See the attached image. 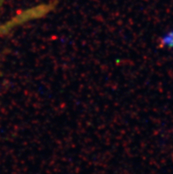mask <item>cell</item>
Masks as SVG:
<instances>
[{"instance_id": "6da1fadb", "label": "cell", "mask_w": 173, "mask_h": 174, "mask_svg": "<svg viewBox=\"0 0 173 174\" xmlns=\"http://www.w3.org/2000/svg\"><path fill=\"white\" fill-rule=\"evenodd\" d=\"M46 14H47V9H46L44 4H39L35 7L25 10L22 13H20L17 16H15L14 18H13L10 21L0 26V34L9 31L13 28L17 27L24 22L41 18L43 16L46 15Z\"/></svg>"}]
</instances>
